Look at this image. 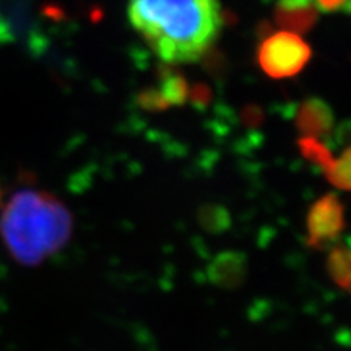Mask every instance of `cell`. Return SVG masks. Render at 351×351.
<instances>
[{
    "label": "cell",
    "mask_w": 351,
    "mask_h": 351,
    "mask_svg": "<svg viewBox=\"0 0 351 351\" xmlns=\"http://www.w3.org/2000/svg\"><path fill=\"white\" fill-rule=\"evenodd\" d=\"M127 16L153 54L171 65L207 56L223 26L219 0H129Z\"/></svg>",
    "instance_id": "6da1fadb"
},
{
    "label": "cell",
    "mask_w": 351,
    "mask_h": 351,
    "mask_svg": "<svg viewBox=\"0 0 351 351\" xmlns=\"http://www.w3.org/2000/svg\"><path fill=\"white\" fill-rule=\"evenodd\" d=\"M72 232L70 210L44 191H19L0 217V238L8 254L26 267H36L59 252Z\"/></svg>",
    "instance_id": "7a4b0ae2"
},
{
    "label": "cell",
    "mask_w": 351,
    "mask_h": 351,
    "mask_svg": "<svg viewBox=\"0 0 351 351\" xmlns=\"http://www.w3.org/2000/svg\"><path fill=\"white\" fill-rule=\"evenodd\" d=\"M313 57V49L300 34L278 32L270 34L257 49V64L267 77L282 80L293 78L304 70Z\"/></svg>",
    "instance_id": "3957f363"
},
{
    "label": "cell",
    "mask_w": 351,
    "mask_h": 351,
    "mask_svg": "<svg viewBox=\"0 0 351 351\" xmlns=\"http://www.w3.org/2000/svg\"><path fill=\"white\" fill-rule=\"evenodd\" d=\"M345 230V208L339 195H322L311 205L306 217L307 245L314 249L327 247Z\"/></svg>",
    "instance_id": "277c9868"
},
{
    "label": "cell",
    "mask_w": 351,
    "mask_h": 351,
    "mask_svg": "<svg viewBox=\"0 0 351 351\" xmlns=\"http://www.w3.org/2000/svg\"><path fill=\"white\" fill-rule=\"evenodd\" d=\"M274 19L285 32L304 34L317 25L319 10L314 0H276Z\"/></svg>",
    "instance_id": "5b68a950"
},
{
    "label": "cell",
    "mask_w": 351,
    "mask_h": 351,
    "mask_svg": "<svg viewBox=\"0 0 351 351\" xmlns=\"http://www.w3.org/2000/svg\"><path fill=\"white\" fill-rule=\"evenodd\" d=\"M210 283L221 289H236L247 276V257L243 252L225 251L210 262L207 269Z\"/></svg>",
    "instance_id": "8992f818"
},
{
    "label": "cell",
    "mask_w": 351,
    "mask_h": 351,
    "mask_svg": "<svg viewBox=\"0 0 351 351\" xmlns=\"http://www.w3.org/2000/svg\"><path fill=\"white\" fill-rule=\"evenodd\" d=\"M296 127L302 137L320 138L333 129V111L324 99L307 98L296 114Z\"/></svg>",
    "instance_id": "52a82bcc"
},
{
    "label": "cell",
    "mask_w": 351,
    "mask_h": 351,
    "mask_svg": "<svg viewBox=\"0 0 351 351\" xmlns=\"http://www.w3.org/2000/svg\"><path fill=\"white\" fill-rule=\"evenodd\" d=\"M350 249L346 244L333 245L327 256L328 276L343 291L350 289Z\"/></svg>",
    "instance_id": "ba28073f"
},
{
    "label": "cell",
    "mask_w": 351,
    "mask_h": 351,
    "mask_svg": "<svg viewBox=\"0 0 351 351\" xmlns=\"http://www.w3.org/2000/svg\"><path fill=\"white\" fill-rule=\"evenodd\" d=\"M189 90H191V88H189L187 82L184 80V77L176 72H171V70L161 78V85L158 88V91L163 96L168 108L182 106V104L189 99Z\"/></svg>",
    "instance_id": "9c48e42d"
},
{
    "label": "cell",
    "mask_w": 351,
    "mask_h": 351,
    "mask_svg": "<svg viewBox=\"0 0 351 351\" xmlns=\"http://www.w3.org/2000/svg\"><path fill=\"white\" fill-rule=\"evenodd\" d=\"M298 147H300V152L304 160L309 161L315 166H319L320 169H326L328 165L332 163L333 156L328 148L320 142L319 138L314 137H301L298 140Z\"/></svg>",
    "instance_id": "30bf717a"
},
{
    "label": "cell",
    "mask_w": 351,
    "mask_h": 351,
    "mask_svg": "<svg viewBox=\"0 0 351 351\" xmlns=\"http://www.w3.org/2000/svg\"><path fill=\"white\" fill-rule=\"evenodd\" d=\"M199 223L210 232H223L231 226V217L221 205H205L199 210Z\"/></svg>",
    "instance_id": "8fae6325"
},
{
    "label": "cell",
    "mask_w": 351,
    "mask_h": 351,
    "mask_svg": "<svg viewBox=\"0 0 351 351\" xmlns=\"http://www.w3.org/2000/svg\"><path fill=\"white\" fill-rule=\"evenodd\" d=\"M350 148H345L339 160L333 158L332 163L324 169V174L328 179V182L341 191L350 189Z\"/></svg>",
    "instance_id": "7c38bea8"
},
{
    "label": "cell",
    "mask_w": 351,
    "mask_h": 351,
    "mask_svg": "<svg viewBox=\"0 0 351 351\" xmlns=\"http://www.w3.org/2000/svg\"><path fill=\"white\" fill-rule=\"evenodd\" d=\"M138 104L147 111H163L168 108V104L165 103L163 96L160 95L158 90H145L138 95Z\"/></svg>",
    "instance_id": "4fadbf2b"
},
{
    "label": "cell",
    "mask_w": 351,
    "mask_h": 351,
    "mask_svg": "<svg viewBox=\"0 0 351 351\" xmlns=\"http://www.w3.org/2000/svg\"><path fill=\"white\" fill-rule=\"evenodd\" d=\"M319 13H348L350 0H314Z\"/></svg>",
    "instance_id": "5bb4252c"
},
{
    "label": "cell",
    "mask_w": 351,
    "mask_h": 351,
    "mask_svg": "<svg viewBox=\"0 0 351 351\" xmlns=\"http://www.w3.org/2000/svg\"><path fill=\"white\" fill-rule=\"evenodd\" d=\"M189 98L192 99V103L197 106H207L210 101V90L205 85H197L194 90H189Z\"/></svg>",
    "instance_id": "9a60e30c"
},
{
    "label": "cell",
    "mask_w": 351,
    "mask_h": 351,
    "mask_svg": "<svg viewBox=\"0 0 351 351\" xmlns=\"http://www.w3.org/2000/svg\"><path fill=\"white\" fill-rule=\"evenodd\" d=\"M244 117H247V122H251V124H258V122H261V109L249 106L245 109Z\"/></svg>",
    "instance_id": "2e32d148"
},
{
    "label": "cell",
    "mask_w": 351,
    "mask_h": 351,
    "mask_svg": "<svg viewBox=\"0 0 351 351\" xmlns=\"http://www.w3.org/2000/svg\"><path fill=\"white\" fill-rule=\"evenodd\" d=\"M0 199H2V191H0Z\"/></svg>",
    "instance_id": "e0dca14e"
}]
</instances>
